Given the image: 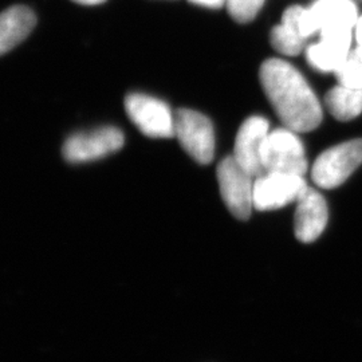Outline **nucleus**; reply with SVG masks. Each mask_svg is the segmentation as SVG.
Here are the masks:
<instances>
[{
    "instance_id": "aec40b11",
    "label": "nucleus",
    "mask_w": 362,
    "mask_h": 362,
    "mask_svg": "<svg viewBox=\"0 0 362 362\" xmlns=\"http://www.w3.org/2000/svg\"><path fill=\"white\" fill-rule=\"evenodd\" d=\"M78 4H83V6H97V4H101L106 0H73Z\"/></svg>"
},
{
    "instance_id": "20e7f679",
    "label": "nucleus",
    "mask_w": 362,
    "mask_h": 362,
    "mask_svg": "<svg viewBox=\"0 0 362 362\" xmlns=\"http://www.w3.org/2000/svg\"><path fill=\"white\" fill-rule=\"evenodd\" d=\"M175 137L182 149L200 164H209L215 156V133L208 117L191 109L175 113Z\"/></svg>"
},
{
    "instance_id": "f257e3e1",
    "label": "nucleus",
    "mask_w": 362,
    "mask_h": 362,
    "mask_svg": "<svg viewBox=\"0 0 362 362\" xmlns=\"http://www.w3.org/2000/svg\"><path fill=\"white\" fill-rule=\"evenodd\" d=\"M259 78L275 113L285 128L296 133L317 129L322 122V107L308 81L282 59L266 61Z\"/></svg>"
},
{
    "instance_id": "dca6fc26",
    "label": "nucleus",
    "mask_w": 362,
    "mask_h": 362,
    "mask_svg": "<svg viewBox=\"0 0 362 362\" xmlns=\"http://www.w3.org/2000/svg\"><path fill=\"white\" fill-rule=\"evenodd\" d=\"M338 85L349 88H362V49L356 47L350 50L344 64L338 67L336 73Z\"/></svg>"
},
{
    "instance_id": "6e6552de",
    "label": "nucleus",
    "mask_w": 362,
    "mask_h": 362,
    "mask_svg": "<svg viewBox=\"0 0 362 362\" xmlns=\"http://www.w3.org/2000/svg\"><path fill=\"white\" fill-rule=\"evenodd\" d=\"M309 188L303 176L264 172L254 182V208L258 211H274L297 203Z\"/></svg>"
},
{
    "instance_id": "4468645a",
    "label": "nucleus",
    "mask_w": 362,
    "mask_h": 362,
    "mask_svg": "<svg viewBox=\"0 0 362 362\" xmlns=\"http://www.w3.org/2000/svg\"><path fill=\"white\" fill-rule=\"evenodd\" d=\"M302 8L303 7L300 6L288 7L282 16L281 25L272 28L270 38L272 47L276 52L288 57H296L303 52L308 38L303 35L299 26Z\"/></svg>"
},
{
    "instance_id": "f8f14e48",
    "label": "nucleus",
    "mask_w": 362,
    "mask_h": 362,
    "mask_svg": "<svg viewBox=\"0 0 362 362\" xmlns=\"http://www.w3.org/2000/svg\"><path fill=\"white\" fill-rule=\"evenodd\" d=\"M327 218L329 212L324 196L309 187L297 202L294 228L298 240L311 243L318 239L324 233Z\"/></svg>"
},
{
    "instance_id": "1a4fd4ad",
    "label": "nucleus",
    "mask_w": 362,
    "mask_h": 362,
    "mask_svg": "<svg viewBox=\"0 0 362 362\" xmlns=\"http://www.w3.org/2000/svg\"><path fill=\"white\" fill-rule=\"evenodd\" d=\"M125 143L124 133L115 127H103L70 136L62 153L70 163H89L119 151Z\"/></svg>"
},
{
    "instance_id": "39448f33",
    "label": "nucleus",
    "mask_w": 362,
    "mask_h": 362,
    "mask_svg": "<svg viewBox=\"0 0 362 362\" xmlns=\"http://www.w3.org/2000/svg\"><path fill=\"white\" fill-rule=\"evenodd\" d=\"M130 121L152 139L175 137V113L164 101L143 93H132L125 98Z\"/></svg>"
},
{
    "instance_id": "f03ea898",
    "label": "nucleus",
    "mask_w": 362,
    "mask_h": 362,
    "mask_svg": "<svg viewBox=\"0 0 362 362\" xmlns=\"http://www.w3.org/2000/svg\"><path fill=\"white\" fill-rule=\"evenodd\" d=\"M264 172H279L303 176L308 172V158L303 144L296 132L279 128L270 130L262 148Z\"/></svg>"
},
{
    "instance_id": "0eeeda50",
    "label": "nucleus",
    "mask_w": 362,
    "mask_h": 362,
    "mask_svg": "<svg viewBox=\"0 0 362 362\" xmlns=\"http://www.w3.org/2000/svg\"><path fill=\"white\" fill-rule=\"evenodd\" d=\"M358 10L353 0H317L302 8L299 26L306 38L325 30H354Z\"/></svg>"
},
{
    "instance_id": "9b49d317",
    "label": "nucleus",
    "mask_w": 362,
    "mask_h": 362,
    "mask_svg": "<svg viewBox=\"0 0 362 362\" xmlns=\"http://www.w3.org/2000/svg\"><path fill=\"white\" fill-rule=\"evenodd\" d=\"M354 30H325L320 40L306 49V59L321 73H336L349 55Z\"/></svg>"
},
{
    "instance_id": "ddd939ff",
    "label": "nucleus",
    "mask_w": 362,
    "mask_h": 362,
    "mask_svg": "<svg viewBox=\"0 0 362 362\" xmlns=\"http://www.w3.org/2000/svg\"><path fill=\"white\" fill-rule=\"evenodd\" d=\"M35 25L37 16L26 6H13L0 13V57L23 42Z\"/></svg>"
},
{
    "instance_id": "7ed1b4c3",
    "label": "nucleus",
    "mask_w": 362,
    "mask_h": 362,
    "mask_svg": "<svg viewBox=\"0 0 362 362\" xmlns=\"http://www.w3.org/2000/svg\"><path fill=\"white\" fill-rule=\"evenodd\" d=\"M362 164V139L336 145L320 156L311 169V179L325 189H333L348 180Z\"/></svg>"
},
{
    "instance_id": "9d476101",
    "label": "nucleus",
    "mask_w": 362,
    "mask_h": 362,
    "mask_svg": "<svg viewBox=\"0 0 362 362\" xmlns=\"http://www.w3.org/2000/svg\"><path fill=\"white\" fill-rule=\"evenodd\" d=\"M269 121L264 117H248L236 134L233 157L252 177L264 173L262 148L269 134Z\"/></svg>"
},
{
    "instance_id": "f3484780",
    "label": "nucleus",
    "mask_w": 362,
    "mask_h": 362,
    "mask_svg": "<svg viewBox=\"0 0 362 362\" xmlns=\"http://www.w3.org/2000/svg\"><path fill=\"white\" fill-rule=\"evenodd\" d=\"M226 3L233 21L248 23L255 19L264 0H227Z\"/></svg>"
},
{
    "instance_id": "a211bd4d",
    "label": "nucleus",
    "mask_w": 362,
    "mask_h": 362,
    "mask_svg": "<svg viewBox=\"0 0 362 362\" xmlns=\"http://www.w3.org/2000/svg\"><path fill=\"white\" fill-rule=\"evenodd\" d=\"M189 1H192L194 4H199V6L209 7V8H219L227 0H189Z\"/></svg>"
},
{
    "instance_id": "6ab92c4d",
    "label": "nucleus",
    "mask_w": 362,
    "mask_h": 362,
    "mask_svg": "<svg viewBox=\"0 0 362 362\" xmlns=\"http://www.w3.org/2000/svg\"><path fill=\"white\" fill-rule=\"evenodd\" d=\"M354 38L357 40V46L362 49V16L358 18L356 27H354Z\"/></svg>"
},
{
    "instance_id": "2eb2a0df",
    "label": "nucleus",
    "mask_w": 362,
    "mask_h": 362,
    "mask_svg": "<svg viewBox=\"0 0 362 362\" xmlns=\"http://www.w3.org/2000/svg\"><path fill=\"white\" fill-rule=\"evenodd\" d=\"M330 115L339 121H349L362 113V88L337 85L325 97Z\"/></svg>"
},
{
    "instance_id": "423d86ee",
    "label": "nucleus",
    "mask_w": 362,
    "mask_h": 362,
    "mask_svg": "<svg viewBox=\"0 0 362 362\" xmlns=\"http://www.w3.org/2000/svg\"><path fill=\"white\" fill-rule=\"evenodd\" d=\"M218 181L226 207L236 219H248L254 208L255 177L242 168L233 156H228L220 161Z\"/></svg>"
}]
</instances>
